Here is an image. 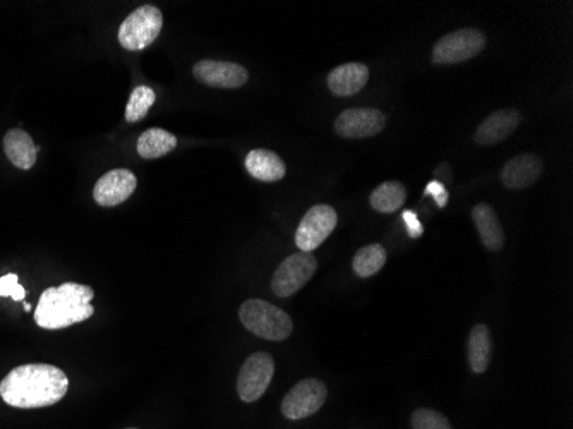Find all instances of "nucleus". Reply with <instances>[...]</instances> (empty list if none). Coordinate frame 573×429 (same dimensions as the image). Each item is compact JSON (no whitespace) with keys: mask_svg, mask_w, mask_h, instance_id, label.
Returning <instances> with one entry per match:
<instances>
[{"mask_svg":"<svg viewBox=\"0 0 573 429\" xmlns=\"http://www.w3.org/2000/svg\"><path fill=\"white\" fill-rule=\"evenodd\" d=\"M328 399V388L318 378H306L292 387L282 400V414L290 421L306 419L320 411Z\"/></svg>","mask_w":573,"mask_h":429,"instance_id":"6e6552de","label":"nucleus"},{"mask_svg":"<svg viewBox=\"0 0 573 429\" xmlns=\"http://www.w3.org/2000/svg\"><path fill=\"white\" fill-rule=\"evenodd\" d=\"M0 297H11L14 301H23L26 297L25 287L19 284L16 273H7L0 277Z\"/></svg>","mask_w":573,"mask_h":429,"instance_id":"393cba45","label":"nucleus"},{"mask_svg":"<svg viewBox=\"0 0 573 429\" xmlns=\"http://www.w3.org/2000/svg\"><path fill=\"white\" fill-rule=\"evenodd\" d=\"M318 270V261L311 253L290 254L273 275L272 291L278 297H290L301 291Z\"/></svg>","mask_w":573,"mask_h":429,"instance_id":"0eeeda50","label":"nucleus"},{"mask_svg":"<svg viewBox=\"0 0 573 429\" xmlns=\"http://www.w3.org/2000/svg\"><path fill=\"white\" fill-rule=\"evenodd\" d=\"M175 146H177V138L174 134L160 127H151L138 139L139 157L146 158V160L165 157L167 153L174 150Z\"/></svg>","mask_w":573,"mask_h":429,"instance_id":"aec40b11","label":"nucleus"},{"mask_svg":"<svg viewBox=\"0 0 573 429\" xmlns=\"http://www.w3.org/2000/svg\"><path fill=\"white\" fill-rule=\"evenodd\" d=\"M194 78L212 88L237 90L248 83L249 74L244 67L227 61H200L193 67Z\"/></svg>","mask_w":573,"mask_h":429,"instance_id":"9b49d317","label":"nucleus"},{"mask_svg":"<svg viewBox=\"0 0 573 429\" xmlns=\"http://www.w3.org/2000/svg\"><path fill=\"white\" fill-rule=\"evenodd\" d=\"M543 162L536 155H519L508 160L501 170V182L508 189H524L539 179Z\"/></svg>","mask_w":573,"mask_h":429,"instance_id":"4468645a","label":"nucleus"},{"mask_svg":"<svg viewBox=\"0 0 573 429\" xmlns=\"http://www.w3.org/2000/svg\"><path fill=\"white\" fill-rule=\"evenodd\" d=\"M467 357H469L472 373L476 375L486 373V369L491 364V357H493V340H491L489 328L484 323H479L472 328L469 342H467Z\"/></svg>","mask_w":573,"mask_h":429,"instance_id":"6ab92c4d","label":"nucleus"},{"mask_svg":"<svg viewBox=\"0 0 573 429\" xmlns=\"http://www.w3.org/2000/svg\"><path fill=\"white\" fill-rule=\"evenodd\" d=\"M155 91L150 86H138L134 88L126 107V121L139 122L145 119L155 103Z\"/></svg>","mask_w":573,"mask_h":429,"instance_id":"5701e85b","label":"nucleus"},{"mask_svg":"<svg viewBox=\"0 0 573 429\" xmlns=\"http://www.w3.org/2000/svg\"><path fill=\"white\" fill-rule=\"evenodd\" d=\"M4 152L9 162L21 170H30L37 164V145L23 129H11L4 136Z\"/></svg>","mask_w":573,"mask_h":429,"instance_id":"f3484780","label":"nucleus"},{"mask_svg":"<svg viewBox=\"0 0 573 429\" xmlns=\"http://www.w3.org/2000/svg\"><path fill=\"white\" fill-rule=\"evenodd\" d=\"M404 222L405 227H407V232H409V236H411L412 239H419V237L423 236V224L419 222L416 212H412V210L404 212Z\"/></svg>","mask_w":573,"mask_h":429,"instance_id":"bb28decb","label":"nucleus"},{"mask_svg":"<svg viewBox=\"0 0 573 429\" xmlns=\"http://www.w3.org/2000/svg\"><path fill=\"white\" fill-rule=\"evenodd\" d=\"M411 426L412 429H453L447 416L426 407L412 412Z\"/></svg>","mask_w":573,"mask_h":429,"instance_id":"b1692460","label":"nucleus"},{"mask_svg":"<svg viewBox=\"0 0 573 429\" xmlns=\"http://www.w3.org/2000/svg\"><path fill=\"white\" fill-rule=\"evenodd\" d=\"M486 49V37L481 30L464 28L452 31L436 42L433 49V62L440 66H452L471 61L472 57Z\"/></svg>","mask_w":573,"mask_h":429,"instance_id":"39448f33","label":"nucleus"},{"mask_svg":"<svg viewBox=\"0 0 573 429\" xmlns=\"http://www.w3.org/2000/svg\"><path fill=\"white\" fill-rule=\"evenodd\" d=\"M239 320L249 332L261 339L282 342L289 339L294 323L284 309L266 303L263 299H249L239 309Z\"/></svg>","mask_w":573,"mask_h":429,"instance_id":"7ed1b4c3","label":"nucleus"},{"mask_svg":"<svg viewBox=\"0 0 573 429\" xmlns=\"http://www.w3.org/2000/svg\"><path fill=\"white\" fill-rule=\"evenodd\" d=\"M369 79V69L361 62H349L335 67L328 74V86L337 97H352L366 86Z\"/></svg>","mask_w":573,"mask_h":429,"instance_id":"2eb2a0df","label":"nucleus"},{"mask_svg":"<svg viewBox=\"0 0 573 429\" xmlns=\"http://www.w3.org/2000/svg\"><path fill=\"white\" fill-rule=\"evenodd\" d=\"M246 169L249 174L261 182H277L284 179L287 167L277 153L270 150H253L246 157Z\"/></svg>","mask_w":573,"mask_h":429,"instance_id":"a211bd4d","label":"nucleus"},{"mask_svg":"<svg viewBox=\"0 0 573 429\" xmlns=\"http://www.w3.org/2000/svg\"><path fill=\"white\" fill-rule=\"evenodd\" d=\"M337 222L338 215L332 206H313L297 227V248L301 249L302 253H313L314 249L320 248L330 237Z\"/></svg>","mask_w":573,"mask_h":429,"instance_id":"1a4fd4ad","label":"nucleus"},{"mask_svg":"<svg viewBox=\"0 0 573 429\" xmlns=\"http://www.w3.org/2000/svg\"><path fill=\"white\" fill-rule=\"evenodd\" d=\"M275 376V359L268 352H254L242 364L237 378L239 399L253 404L265 395Z\"/></svg>","mask_w":573,"mask_h":429,"instance_id":"423d86ee","label":"nucleus"},{"mask_svg":"<svg viewBox=\"0 0 573 429\" xmlns=\"http://www.w3.org/2000/svg\"><path fill=\"white\" fill-rule=\"evenodd\" d=\"M424 193L429 194V196H433V198H435L436 205L440 206V208H445V206H447L448 191L447 188H445V184H441L440 181L429 182Z\"/></svg>","mask_w":573,"mask_h":429,"instance_id":"a878e982","label":"nucleus"},{"mask_svg":"<svg viewBox=\"0 0 573 429\" xmlns=\"http://www.w3.org/2000/svg\"><path fill=\"white\" fill-rule=\"evenodd\" d=\"M69 378L54 364H23L0 383V397L11 407L40 409L66 397Z\"/></svg>","mask_w":573,"mask_h":429,"instance_id":"f257e3e1","label":"nucleus"},{"mask_svg":"<svg viewBox=\"0 0 573 429\" xmlns=\"http://www.w3.org/2000/svg\"><path fill=\"white\" fill-rule=\"evenodd\" d=\"M95 292L88 285L66 282L59 287H50L43 292L38 308L35 309V321L43 330H62L95 315L91 301Z\"/></svg>","mask_w":573,"mask_h":429,"instance_id":"f03ea898","label":"nucleus"},{"mask_svg":"<svg viewBox=\"0 0 573 429\" xmlns=\"http://www.w3.org/2000/svg\"><path fill=\"white\" fill-rule=\"evenodd\" d=\"M520 122H522V115L519 110H496L495 114L489 115L488 119L477 127L474 141L481 146L498 145L503 139L515 133Z\"/></svg>","mask_w":573,"mask_h":429,"instance_id":"ddd939ff","label":"nucleus"},{"mask_svg":"<svg viewBox=\"0 0 573 429\" xmlns=\"http://www.w3.org/2000/svg\"><path fill=\"white\" fill-rule=\"evenodd\" d=\"M31 309V304L30 303H26L25 304V311H30Z\"/></svg>","mask_w":573,"mask_h":429,"instance_id":"cd10ccee","label":"nucleus"},{"mask_svg":"<svg viewBox=\"0 0 573 429\" xmlns=\"http://www.w3.org/2000/svg\"><path fill=\"white\" fill-rule=\"evenodd\" d=\"M472 220L476 224L484 248L493 251V253L501 251V248L505 246V232H503V227H501L495 210L486 203H479L472 208Z\"/></svg>","mask_w":573,"mask_h":429,"instance_id":"dca6fc26","label":"nucleus"},{"mask_svg":"<svg viewBox=\"0 0 573 429\" xmlns=\"http://www.w3.org/2000/svg\"><path fill=\"white\" fill-rule=\"evenodd\" d=\"M136 186H138V179L131 170H110L105 176L98 179L95 189H93V198L98 205H121L136 191Z\"/></svg>","mask_w":573,"mask_h":429,"instance_id":"f8f14e48","label":"nucleus"},{"mask_svg":"<svg viewBox=\"0 0 573 429\" xmlns=\"http://www.w3.org/2000/svg\"><path fill=\"white\" fill-rule=\"evenodd\" d=\"M163 28L162 11L143 6L129 14L119 28V43L126 50H143L157 40Z\"/></svg>","mask_w":573,"mask_h":429,"instance_id":"20e7f679","label":"nucleus"},{"mask_svg":"<svg viewBox=\"0 0 573 429\" xmlns=\"http://www.w3.org/2000/svg\"><path fill=\"white\" fill-rule=\"evenodd\" d=\"M127 429H138V428H127Z\"/></svg>","mask_w":573,"mask_h":429,"instance_id":"c85d7f7f","label":"nucleus"},{"mask_svg":"<svg viewBox=\"0 0 573 429\" xmlns=\"http://www.w3.org/2000/svg\"><path fill=\"white\" fill-rule=\"evenodd\" d=\"M387 124V117L376 109H349L338 115L335 131L347 139L371 138L381 133Z\"/></svg>","mask_w":573,"mask_h":429,"instance_id":"9d476101","label":"nucleus"},{"mask_svg":"<svg viewBox=\"0 0 573 429\" xmlns=\"http://www.w3.org/2000/svg\"><path fill=\"white\" fill-rule=\"evenodd\" d=\"M387 263V251L381 244H369L357 251L352 268L357 277L369 278L380 272L381 268Z\"/></svg>","mask_w":573,"mask_h":429,"instance_id":"4be33fe9","label":"nucleus"},{"mask_svg":"<svg viewBox=\"0 0 573 429\" xmlns=\"http://www.w3.org/2000/svg\"><path fill=\"white\" fill-rule=\"evenodd\" d=\"M407 198L404 184L397 181L383 182L374 189L369 198V203L376 212L393 213L402 208Z\"/></svg>","mask_w":573,"mask_h":429,"instance_id":"412c9836","label":"nucleus"}]
</instances>
